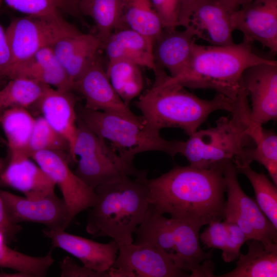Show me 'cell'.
Instances as JSON below:
<instances>
[{
	"mask_svg": "<svg viewBox=\"0 0 277 277\" xmlns=\"http://www.w3.org/2000/svg\"><path fill=\"white\" fill-rule=\"evenodd\" d=\"M27 154L9 151L0 159V186L11 188L30 199L55 194V184Z\"/></svg>",
	"mask_w": 277,
	"mask_h": 277,
	"instance_id": "obj_15",
	"label": "cell"
},
{
	"mask_svg": "<svg viewBox=\"0 0 277 277\" xmlns=\"http://www.w3.org/2000/svg\"><path fill=\"white\" fill-rule=\"evenodd\" d=\"M151 88L142 93L135 103L145 123L160 131L165 128L182 129L188 135L197 130L209 115L217 110L230 113L235 101L217 93L207 100L200 98L176 83L164 80V69L158 68Z\"/></svg>",
	"mask_w": 277,
	"mask_h": 277,
	"instance_id": "obj_3",
	"label": "cell"
},
{
	"mask_svg": "<svg viewBox=\"0 0 277 277\" xmlns=\"http://www.w3.org/2000/svg\"><path fill=\"white\" fill-rule=\"evenodd\" d=\"M0 196L9 219L14 224L33 222L49 229L65 230L70 224L66 204L55 194L30 199L0 189Z\"/></svg>",
	"mask_w": 277,
	"mask_h": 277,
	"instance_id": "obj_14",
	"label": "cell"
},
{
	"mask_svg": "<svg viewBox=\"0 0 277 277\" xmlns=\"http://www.w3.org/2000/svg\"><path fill=\"white\" fill-rule=\"evenodd\" d=\"M76 104V99L72 91H62L50 87L36 107L47 123L67 141L71 160L77 132Z\"/></svg>",
	"mask_w": 277,
	"mask_h": 277,
	"instance_id": "obj_20",
	"label": "cell"
},
{
	"mask_svg": "<svg viewBox=\"0 0 277 277\" xmlns=\"http://www.w3.org/2000/svg\"><path fill=\"white\" fill-rule=\"evenodd\" d=\"M147 175L127 176L94 189L96 200L89 209L86 230L93 237L108 236L117 244H131L149 202Z\"/></svg>",
	"mask_w": 277,
	"mask_h": 277,
	"instance_id": "obj_4",
	"label": "cell"
},
{
	"mask_svg": "<svg viewBox=\"0 0 277 277\" xmlns=\"http://www.w3.org/2000/svg\"><path fill=\"white\" fill-rule=\"evenodd\" d=\"M241 90L230 116L221 117L214 127L197 130L184 141L180 154L190 165L208 169L231 161L237 167L244 149L254 144L248 97Z\"/></svg>",
	"mask_w": 277,
	"mask_h": 277,
	"instance_id": "obj_5",
	"label": "cell"
},
{
	"mask_svg": "<svg viewBox=\"0 0 277 277\" xmlns=\"http://www.w3.org/2000/svg\"><path fill=\"white\" fill-rule=\"evenodd\" d=\"M22 228L11 222L7 213L3 201L0 196V234L8 244L16 240L17 234Z\"/></svg>",
	"mask_w": 277,
	"mask_h": 277,
	"instance_id": "obj_40",
	"label": "cell"
},
{
	"mask_svg": "<svg viewBox=\"0 0 277 277\" xmlns=\"http://www.w3.org/2000/svg\"><path fill=\"white\" fill-rule=\"evenodd\" d=\"M238 170L232 162L224 165L223 174L227 194L224 218L243 219L248 222L266 242H277V229L261 210L255 200L241 188Z\"/></svg>",
	"mask_w": 277,
	"mask_h": 277,
	"instance_id": "obj_17",
	"label": "cell"
},
{
	"mask_svg": "<svg viewBox=\"0 0 277 277\" xmlns=\"http://www.w3.org/2000/svg\"><path fill=\"white\" fill-rule=\"evenodd\" d=\"M164 29H174L179 26L180 0H151Z\"/></svg>",
	"mask_w": 277,
	"mask_h": 277,
	"instance_id": "obj_38",
	"label": "cell"
},
{
	"mask_svg": "<svg viewBox=\"0 0 277 277\" xmlns=\"http://www.w3.org/2000/svg\"><path fill=\"white\" fill-rule=\"evenodd\" d=\"M108 62L127 61L155 72L153 42L137 31L126 27L116 29L102 46Z\"/></svg>",
	"mask_w": 277,
	"mask_h": 277,
	"instance_id": "obj_21",
	"label": "cell"
},
{
	"mask_svg": "<svg viewBox=\"0 0 277 277\" xmlns=\"http://www.w3.org/2000/svg\"><path fill=\"white\" fill-rule=\"evenodd\" d=\"M194 34L184 30L163 29L153 43V55L157 68L167 69L175 77L186 68L195 42Z\"/></svg>",
	"mask_w": 277,
	"mask_h": 277,
	"instance_id": "obj_22",
	"label": "cell"
},
{
	"mask_svg": "<svg viewBox=\"0 0 277 277\" xmlns=\"http://www.w3.org/2000/svg\"><path fill=\"white\" fill-rule=\"evenodd\" d=\"M96 35L79 31L60 38L52 47L72 82L80 76L101 49Z\"/></svg>",
	"mask_w": 277,
	"mask_h": 277,
	"instance_id": "obj_23",
	"label": "cell"
},
{
	"mask_svg": "<svg viewBox=\"0 0 277 277\" xmlns=\"http://www.w3.org/2000/svg\"><path fill=\"white\" fill-rule=\"evenodd\" d=\"M79 31L62 14L26 15L13 19L6 30L12 56L10 72L39 50L52 47L61 37Z\"/></svg>",
	"mask_w": 277,
	"mask_h": 277,
	"instance_id": "obj_8",
	"label": "cell"
},
{
	"mask_svg": "<svg viewBox=\"0 0 277 277\" xmlns=\"http://www.w3.org/2000/svg\"><path fill=\"white\" fill-rule=\"evenodd\" d=\"M230 14L218 0H202L193 9L185 28L210 45L233 44Z\"/></svg>",
	"mask_w": 277,
	"mask_h": 277,
	"instance_id": "obj_19",
	"label": "cell"
},
{
	"mask_svg": "<svg viewBox=\"0 0 277 277\" xmlns=\"http://www.w3.org/2000/svg\"><path fill=\"white\" fill-rule=\"evenodd\" d=\"M25 77L52 86L62 91H72L73 83L56 57L51 47L43 48L15 66L9 78Z\"/></svg>",
	"mask_w": 277,
	"mask_h": 277,
	"instance_id": "obj_24",
	"label": "cell"
},
{
	"mask_svg": "<svg viewBox=\"0 0 277 277\" xmlns=\"http://www.w3.org/2000/svg\"><path fill=\"white\" fill-rule=\"evenodd\" d=\"M50 86L25 77L10 79L0 90V109L22 108L28 110L37 105Z\"/></svg>",
	"mask_w": 277,
	"mask_h": 277,
	"instance_id": "obj_31",
	"label": "cell"
},
{
	"mask_svg": "<svg viewBox=\"0 0 277 277\" xmlns=\"http://www.w3.org/2000/svg\"><path fill=\"white\" fill-rule=\"evenodd\" d=\"M73 90L83 97L84 107L87 109L112 113L134 120L142 119L131 110L113 88L100 52L74 82Z\"/></svg>",
	"mask_w": 277,
	"mask_h": 277,
	"instance_id": "obj_12",
	"label": "cell"
},
{
	"mask_svg": "<svg viewBox=\"0 0 277 277\" xmlns=\"http://www.w3.org/2000/svg\"><path fill=\"white\" fill-rule=\"evenodd\" d=\"M53 248H59L78 259L83 265L98 272H107L114 262L118 245L113 240L101 243L70 234L61 229L43 230Z\"/></svg>",
	"mask_w": 277,
	"mask_h": 277,
	"instance_id": "obj_18",
	"label": "cell"
},
{
	"mask_svg": "<svg viewBox=\"0 0 277 277\" xmlns=\"http://www.w3.org/2000/svg\"><path fill=\"white\" fill-rule=\"evenodd\" d=\"M53 262L51 250L43 256L28 255L9 247L0 234V267L14 270L25 277H43Z\"/></svg>",
	"mask_w": 277,
	"mask_h": 277,
	"instance_id": "obj_32",
	"label": "cell"
},
{
	"mask_svg": "<svg viewBox=\"0 0 277 277\" xmlns=\"http://www.w3.org/2000/svg\"><path fill=\"white\" fill-rule=\"evenodd\" d=\"M191 231L189 222L167 218L149 205L145 217L134 232L133 243L155 246L180 268Z\"/></svg>",
	"mask_w": 277,
	"mask_h": 277,
	"instance_id": "obj_11",
	"label": "cell"
},
{
	"mask_svg": "<svg viewBox=\"0 0 277 277\" xmlns=\"http://www.w3.org/2000/svg\"><path fill=\"white\" fill-rule=\"evenodd\" d=\"M59 264L62 277H109L107 271L98 272L80 266L68 256L64 258Z\"/></svg>",
	"mask_w": 277,
	"mask_h": 277,
	"instance_id": "obj_39",
	"label": "cell"
},
{
	"mask_svg": "<svg viewBox=\"0 0 277 277\" xmlns=\"http://www.w3.org/2000/svg\"><path fill=\"white\" fill-rule=\"evenodd\" d=\"M35 121V118L26 109L15 107L4 110L0 124L9 151L24 153L30 157L29 146Z\"/></svg>",
	"mask_w": 277,
	"mask_h": 277,
	"instance_id": "obj_28",
	"label": "cell"
},
{
	"mask_svg": "<svg viewBox=\"0 0 277 277\" xmlns=\"http://www.w3.org/2000/svg\"><path fill=\"white\" fill-rule=\"evenodd\" d=\"M199 234L200 240L208 248L222 250L228 238V229L225 223L222 220H214Z\"/></svg>",
	"mask_w": 277,
	"mask_h": 277,
	"instance_id": "obj_37",
	"label": "cell"
},
{
	"mask_svg": "<svg viewBox=\"0 0 277 277\" xmlns=\"http://www.w3.org/2000/svg\"><path fill=\"white\" fill-rule=\"evenodd\" d=\"M40 151L68 152L69 156L70 147L67 141L43 116L35 118L29 146L30 157L33 153Z\"/></svg>",
	"mask_w": 277,
	"mask_h": 277,
	"instance_id": "obj_35",
	"label": "cell"
},
{
	"mask_svg": "<svg viewBox=\"0 0 277 277\" xmlns=\"http://www.w3.org/2000/svg\"><path fill=\"white\" fill-rule=\"evenodd\" d=\"M72 160L75 174L89 187L114 183L127 176L147 174L127 164L120 155L77 117V132Z\"/></svg>",
	"mask_w": 277,
	"mask_h": 277,
	"instance_id": "obj_7",
	"label": "cell"
},
{
	"mask_svg": "<svg viewBox=\"0 0 277 277\" xmlns=\"http://www.w3.org/2000/svg\"><path fill=\"white\" fill-rule=\"evenodd\" d=\"M78 117L98 136L110 142V147L128 165L133 166V160L138 153L161 151L171 157L181 153L184 141L167 140L160 131L146 124L143 118L134 120L85 107L76 108Z\"/></svg>",
	"mask_w": 277,
	"mask_h": 277,
	"instance_id": "obj_6",
	"label": "cell"
},
{
	"mask_svg": "<svg viewBox=\"0 0 277 277\" xmlns=\"http://www.w3.org/2000/svg\"><path fill=\"white\" fill-rule=\"evenodd\" d=\"M202 0H180L179 26L186 27L189 17L195 6Z\"/></svg>",
	"mask_w": 277,
	"mask_h": 277,
	"instance_id": "obj_42",
	"label": "cell"
},
{
	"mask_svg": "<svg viewBox=\"0 0 277 277\" xmlns=\"http://www.w3.org/2000/svg\"><path fill=\"white\" fill-rule=\"evenodd\" d=\"M223 7L230 13L254 0H218Z\"/></svg>",
	"mask_w": 277,
	"mask_h": 277,
	"instance_id": "obj_43",
	"label": "cell"
},
{
	"mask_svg": "<svg viewBox=\"0 0 277 277\" xmlns=\"http://www.w3.org/2000/svg\"><path fill=\"white\" fill-rule=\"evenodd\" d=\"M2 1H3V0H0V6H1V3H2Z\"/></svg>",
	"mask_w": 277,
	"mask_h": 277,
	"instance_id": "obj_45",
	"label": "cell"
},
{
	"mask_svg": "<svg viewBox=\"0 0 277 277\" xmlns=\"http://www.w3.org/2000/svg\"><path fill=\"white\" fill-rule=\"evenodd\" d=\"M224 165L208 169L175 166L157 177L147 179L149 205L159 213L201 227L222 220L226 205Z\"/></svg>",
	"mask_w": 277,
	"mask_h": 277,
	"instance_id": "obj_1",
	"label": "cell"
},
{
	"mask_svg": "<svg viewBox=\"0 0 277 277\" xmlns=\"http://www.w3.org/2000/svg\"><path fill=\"white\" fill-rule=\"evenodd\" d=\"M3 111H4V110L0 109V122H1V118H2V114H3Z\"/></svg>",
	"mask_w": 277,
	"mask_h": 277,
	"instance_id": "obj_44",
	"label": "cell"
},
{
	"mask_svg": "<svg viewBox=\"0 0 277 277\" xmlns=\"http://www.w3.org/2000/svg\"><path fill=\"white\" fill-rule=\"evenodd\" d=\"M251 137L254 147L244 149L236 169L250 166L253 161L262 165L267 170L272 182L277 185V135L271 129L262 126H252Z\"/></svg>",
	"mask_w": 277,
	"mask_h": 277,
	"instance_id": "obj_26",
	"label": "cell"
},
{
	"mask_svg": "<svg viewBox=\"0 0 277 277\" xmlns=\"http://www.w3.org/2000/svg\"><path fill=\"white\" fill-rule=\"evenodd\" d=\"M262 63L277 64V61L259 55L253 51L251 42L245 38L239 44L225 46L194 42L185 70L173 77L166 73L164 80L184 87L212 89L235 101L242 87L244 71Z\"/></svg>",
	"mask_w": 277,
	"mask_h": 277,
	"instance_id": "obj_2",
	"label": "cell"
},
{
	"mask_svg": "<svg viewBox=\"0 0 277 277\" xmlns=\"http://www.w3.org/2000/svg\"><path fill=\"white\" fill-rule=\"evenodd\" d=\"M228 229V238L225 246L222 250V258L226 263L238 259L242 245L248 239L242 230L233 222L224 219Z\"/></svg>",
	"mask_w": 277,
	"mask_h": 277,
	"instance_id": "obj_36",
	"label": "cell"
},
{
	"mask_svg": "<svg viewBox=\"0 0 277 277\" xmlns=\"http://www.w3.org/2000/svg\"><path fill=\"white\" fill-rule=\"evenodd\" d=\"M12 9L26 15L45 16L64 12L82 16L76 0H3Z\"/></svg>",
	"mask_w": 277,
	"mask_h": 277,
	"instance_id": "obj_34",
	"label": "cell"
},
{
	"mask_svg": "<svg viewBox=\"0 0 277 277\" xmlns=\"http://www.w3.org/2000/svg\"><path fill=\"white\" fill-rule=\"evenodd\" d=\"M12 67V56L8 38L0 24V79L9 77Z\"/></svg>",
	"mask_w": 277,
	"mask_h": 277,
	"instance_id": "obj_41",
	"label": "cell"
},
{
	"mask_svg": "<svg viewBox=\"0 0 277 277\" xmlns=\"http://www.w3.org/2000/svg\"><path fill=\"white\" fill-rule=\"evenodd\" d=\"M76 1H79V0H76Z\"/></svg>",
	"mask_w": 277,
	"mask_h": 277,
	"instance_id": "obj_46",
	"label": "cell"
},
{
	"mask_svg": "<svg viewBox=\"0 0 277 277\" xmlns=\"http://www.w3.org/2000/svg\"><path fill=\"white\" fill-rule=\"evenodd\" d=\"M120 26L134 30L153 43L163 28L151 0H121Z\"/></svg>",
	"mask_w": 277,
	"mask_h": 277,
	"instance_id": "obj_27",
	"label": "cell"
},
{
	"mask_svg": "<svg viewBox=\"0 0 277 277\" xmlns=\"http://www.w3.org/2000/svg\"><path fill=\"white\" fill-rule=\"evenodd\" d=\"M114 262L107 271L109 277H187L158 248L148 244L120 243Z\"/></svg>",
	"mask_w": 277,
	"mask_h": 277,
	"instance_id": "obj_9",
	"label": "cell"
},
{
	"mask_svg": "<svg viewBox=\"0 0 277 277\" xmlns=\"http://www.w3.org/2000/svg\"><path fill=\"white\" fill-rule=\"evenodd\" d=\"M246 254L240 253L236 267L218 277H276L277 242L251 239Z\"/></svg>",
	"mask_w": 277,
	"mask_h": 277,
	"instance_id": "obj_25",
	"label": "cell"
},
{
	"mask_svg": "<svg viewBox=\"0 0 277 277\" xmlns=\"http://www.w3.org/2000/svg\"><path fill=\"white\" fill-rule=\"evenodd\" d=\"M141 68L131 62L123 60L108 62L105 67L113 88L129 107L130 102L143 91L144 79Z\"/></svg>",
	"mask_w": 277,
	"mask_h": 277,
	"instance_id": "obj_30",
	"label": "cell"
},
{
	"mask_svg": "<svg viewBox=\"0 0 277 277\" xmlns=\"http://www.w3.org/2000/svg\"><path fill=\"white\" fill-rule=\"evenodd\" d=\"M250 182L254 191L255 201L268 219L277 229V187L262 172H257L250 166L236 169Z\"/></svg>",
	"mask_w": 277,
	"mask_h": 277,
	"instance_id": "obj_33",
	"label": "cell"
},
{
	"mask_svg": "<svg viewBox=\"0 0 277 277\" xmlns=\"http://www.w3.org/2000/svg\"><path fill=\"white\" fill-rule=\"evenodd\" d=\"M241 83L250 97L252 126L277 118V64L262 63L249 67L243 72Z\"/></svg>",
	"mask_w": 277,
	"mask_h": 277,
	"instance_id": "obj_13",
	"label": "cell"
},
{
	"mask_svg": "<svg viewBox=\"0 0 277 277\" xmlns=\"http://www.w3.org/2000/svg\"><path fill=\"white\" fill-rule=\"evenodd\" d=\"M233 31L250 42H258L270 52H277V0H254L232 12Z\"/></svg>",
	"mask_w": 277,
	"mask_h": 277,
	"instance_id": "obj_16",
	"label": "cell"
},
{
	"mask_svg": "<svg viewBox=\"0 0 277 277\" xmlns=\"http://www.w3.org/2000/svg\"><path fill=\"white\" fill-rule=\"evenodd\" d=\"M82 15L92 19L97 30L96 36L102 45L120 26L121 0H79Z\"/></svg>",
	"mask_w": 277,
	"mask_h": 277,
	"instance_id": "obj_29",
	"label": "cell"
},
{
	"mask_svg": "<svg viewBox=\"0 0 277 277\" xmlns=\"http://www.w3.org/2000/svg\"><path fill=\"white\" fill-rule=\"evenodd\" d=\"M65 153L40 151L33 153L31 158L60 189L68 209L70 223L77 214L94 205L96 196L94 190L71 170Z\"/></svg>",
	"mask_w": 277,
	"mask_h": 277,
	"instance_id": "obj_10",
	"label": "cell"
}]
</instances>
